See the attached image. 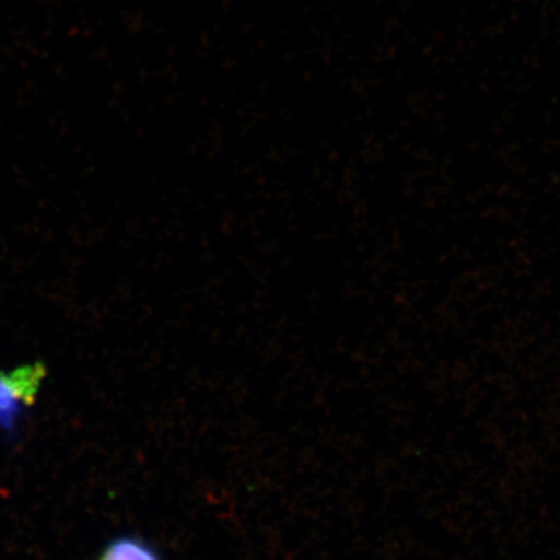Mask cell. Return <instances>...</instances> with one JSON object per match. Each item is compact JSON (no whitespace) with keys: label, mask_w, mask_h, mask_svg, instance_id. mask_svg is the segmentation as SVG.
<instances>
[{"label":"cell","mask_w":560,"mask_h":560,"mask_svg":"<svg viewBox=\"0 0 560 560\" xmlns=\"http://www.w3.org/2000/svg\"><path fill=\"white\" fill-rule=\"evenodd\" d=\"M46 377L44 363L22 364L9 372H0V429H14L22 411L38 400Z\"/></svg>","instance_id":"obj_1"},{"label":"cell","mask_w":560,"mask_h":560,"mask_svg":"<svg viewBox=\"0 0 560 560\" xmlns=\"http://www.w3.org/2000/svg\"><path fill=\"white\" fill-rule=\"evenodd\" d=\"M97 560H162L160 551L145 539L131 534L113 537L102 548Z\"/></svg>","instance_id":"obj_2"}]
</instances>
